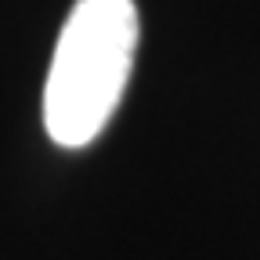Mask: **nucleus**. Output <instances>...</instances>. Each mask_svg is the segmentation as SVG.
Masks as SVG:
<instances>
[{
    "label": "nucleus",
    "instance_id": "f257e3e1",
    "mask_svg": "<svg viewBox=\"0 0 260 260\" xmlns=\"http://www.w3.org/2000/svg\"><path fill=\"white\" fill-rule=\"evenodd\" d=\"M138 51L134 0H76L44 83V126L54 145L83 148L109 126Z\"/></svg>",
    "mask_w": 260,
    "mask_h": 260
}]
</instances>
